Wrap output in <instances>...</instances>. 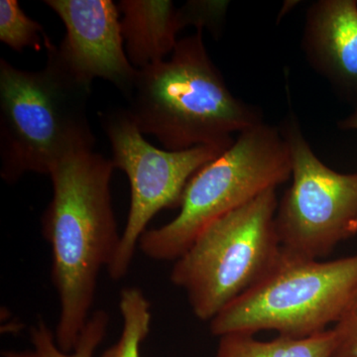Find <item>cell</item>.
Wrapping results in <instances>:
<instances>
[{
  "label": "cell",
  "mask_w": 357,
  "mask_h": 357,
  "mask_svg": "<svg viewBox=\"0 0 357 357\" xmlns=\"http://www.w3.org/2000/svg\"><path fill=\"white\" fill-rule=\"evenodd\" d=\"M278 204L276 189L267 190L211 222L176 260L171 281L187 294L197 318L211 321L278 261Z\"/></svg>",
  "instance_id": "obj_6"
},
{
  "label": "cell",
  "mask_w": 357,
  "mask_h": 357,
  "mask_svg": "<svg viewBox=\"0 0 357 357\" xmlns=\"http://www.w3.org/2000/svg\"><path fill=\"white\" fill-rule=\"evenodd\" d=\"M333 331L335 340L333 357H357V295Z\"/></svg>",
  "instance_id": "obj_16"
},
{
  "label": "cell",
  "mask_w": 357,
  "mask_h": 357,
  "mask_svg": "<svg viewBox=\"0 0 357 357\" xmlns=\"http://www.w3.org/2000/svg\"><path fill=\"white\" fill-rule=\"evenodd\" d=\"M281 132L290 151L293 183L277 208V236L286 252L319 260L354 236L357 173L340 174L326 166L312 152L293 115Z\"/></svg>",
  "instance_id": "obj_7"
},
{
  "label": "cell",
  "mask_w": 357,
  "mask_h": 357,
  "mask_svg": "<svg viewBox=\"0 0 357 357\" xmlns=\"http://www.w3.org/2000/svg\"><path fill=\"white\" fill-rule=\"evenodd\" d=\"M109 317L107 312L98 310L91 314L79 335V342L72 352H65L58 347L55 333L45 321H39L30 332L32 349L25 351H6L2 357H93L107 332Z\"/></svg>",
  "instance_id": "obj_13"
},
{
  "label": "cell",
  "mask_w": 357,
  "mask_h": 357,
  "mask_svg": "<svg viewBox=\"0 0 357 357\" xmlns=\"http://www.w3.org/2000/svg\"><path fill=\"white\" fill-rule=\"evenodd\" d=\"M126 100L140 132L155 136L169 151L231 146L232 134L263 122L259 110L227 88L199 29L178 41L170 60L138 70Z\"/></svg>",
  "instance_id": "obj_2"
},
{
  "label": "cell",
  "mask_w": 357,
  "mask_h": 357,
  "mask_svg": "<svg viewBox=\"0 0 357 357\" xmlns=\"http://www.w3.org/2000/svg\"><path fill=\"white\" fill-rule=\"evenodd\" d=\"M112 150V164L128 176L130 208L110 278L128 274L141 236L160 211L180 206L185 185L202 167L217 159L227 146L203 145L183 151L158 149L140 132L126 109L100 114Z\"/></svg>",
  "instance_id": "obj_8"
},
{
  "label": "cell",
  "mask_w": 357,
  "mask_h": 357,
  "mask_svg": "<svg viewBox=\"0 0 357 357\" xmlns=\"http://www.w3.org/2000/svg\"><path fill=\"white\" fill-rule=\"evenodd\" d=\"M227 1H189L183 6L190 25H195L197 30L218 29L227 13Z\"/></svg>",
  "instance_id": "obj_17"
},
{
  "label": "cell",
  "mask_w": 357,
  "mask_h": 357,
  "mask_svg": "<svg viewBox=\"0 0 357 357\" xmlns=\"http://www.w3.org/2000/svg\"><path fill=\"white\" fill-rule=\"evenodd\" d=\"M114 169L112 159L86 151L61 160L49 174L53 198L42 230L60 302L56 342L65 352L76 347L91 316L98 275L109 269L121 244L110 194Z\"/></svg>",
  "instance_id": "obj_1"
},
{
  "label": "cell",
  "mask_w": 357,
  "mask_h": 357,
  "mask_svg": "<svg viewBox=\"0 0 357 357\" xmlns=\"http://www.w3.org/2000/svg\"><path fill=\"white\" fill-rule=\"evenodd\" d=\"M48 39L43 26L26 15L16 0L0 1V40L13 50L40 51L42 40Z\"/></svg>",
  "instance_id": "obj_15"
},
{
  "label": "cell",
  "mask_w": 357,
  "mask_h": 357,
  "mask_svg": "<svg viewBox=\"0 0 357 357\" xmlns=\"http://www.w3.org/2000/svg\"><path fill=\"white\" fill-rule=\"evenodd\" d=\"M291 175L290 151L283 134L260 122L239 133L229 149L192 176L177 217L146 230L138 246L150 259L177 260L211 222L276 189Z\"/></svg>",
  "instance_id": "obj_4"
},
{
  "label": "cell",
  "mask_w": 357,
  "mask_h": 357,
  "mask_svg": "<svg viewBox=\"0 0 357 357\" xmlns=\"http://www.w3.org/2000/svg\"><path fill=\"white\" fill-rule=\"evenodd\" d=\"M335 347L333 328L307 337L279 335L270 342L248 333H229L220 337L215 357H333Z\"/></svg>",
  "instance_id": "obj_12"
},
{
  "label": "cell",
  "mask_w": 357,
  "mask_h": 357,
  "mask_svg": "<svg viewBox=\"0 0 357 357\" xmlns=\"http://www.w3.org/2000/svg\"><path fill=\"white\" fill-rule=\"evenodd\" d=\"M117 6L126 55L137 70L173 53L178 33L189 25L183 7L169 0H121Z\"/></svg>",
  "instance_id": "obj_11"
},
{
  "label": "cell",
  "mask_w": 357,
  "mask_h": 357,
  "mask_svg": "<svg viewBox=\"0 0 357 357\" xmlns=\"http://www.w3.org/2000/svg\"><path fill=\"white\" fill-rule=\"evenodd\" d=\"M66 27L58 49L77 75L109 81L128 98L137 77L121 34L119 6L110 0H46Z\"/></svg>",
  "instance_id": "obj_9"
},
{
  "label": "cell",
  "mask_w": 357,
  "mask_h": 357,
  "mask_svg": "<svg viewBox=\"0 0 357 357\" xmlns=\"http://www.w3.org/2000/svg\"><path fill=\"white\" fill-rule=\"evenodd\" d=\"M357 295V255L332 261L307 259L281 248L266 276L210 321L217 337L275 331L307 337L337 324Z\"/></svg>",
  "instance_id": "obj_5"
},
{
  "label": "cell",
  "mask_w": 357,
  "mask_h": 357,
  "mask_svg": "<svg viewBox=\"0 0 357 357\" xmlns=\"http://www.w3.org/2000/svg\"><path fill=\"white\" fill-rule=\"evenodd\" d=\"M122 317L121 337L102 357H140V347L151 325L150 303L139 288L122 289L119 302Z\"/></svg>",
  "instance_id": "obj_14"
},
{
  "label": "cell",
  "mask_w": 357,
  "mask_h": 357,
  "mask_svg": "<svg viewBox=\"0 0 357 357\" xmlns=\"http://www.w3.org/2000/svg\"><path fill=\"white\" fill-rule=\"evenodd\" d=\"M340 128L342 129H356L357 130V110L354 114L347 117L344 121H340ZM352 232H354V236L357 234V222L354 225Z\"/></svg>",
  "instance_id": "obj_18"
},
{
  "label": "cell",
  "mask_w": 357,
  "mask_h": 357,
  "mask_svg": "<svg viewBox=\"0 0 357 357\" xmlns=\"http://www.w3.org/2000/svg\"><path fill=\"white\" fill-rule=\"evenodd\" d=\"M43 69L30 72L0 59V175L14 184L26 173L50 174L66 157L93 151L88 119L91 82L51 43Z\"/></svg>",
  "instance_id": "obj_3"
},
{
  "label": "cell",
  "mask_w": 357,
  "mask_h": 357,
  "mask_svg": "<svg viewBox=\"0 0 357 357\" xmlns=\"http://www.w3.org/2000/svg\"><path fill=\"white\" fill-rule=\"evenodd\" d=\"M303 46L319 74L338 88L356 91V0H319L312 4Z\"/></svg>",
  "instance_id": "obj_10"
}]
</instances>
